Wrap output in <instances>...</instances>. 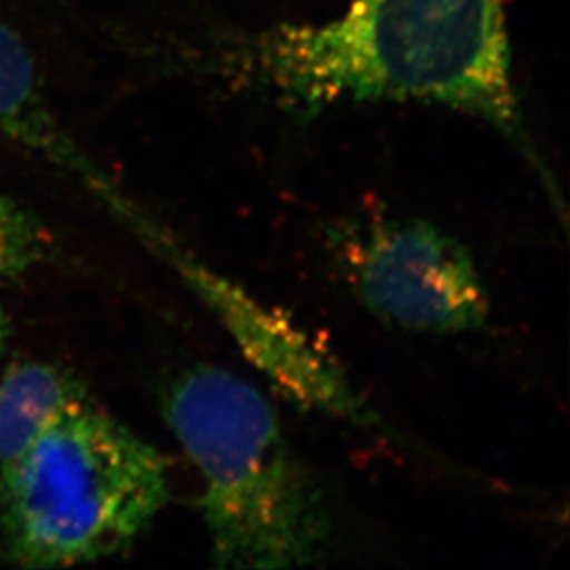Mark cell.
I'll use <instances>...</instances> for the list:
<instances>
[{
    "label": "cell",
    "instance_id": "obj_3",
    "mask_svg": "<svg viewBox=\"0 0 570 570\" xmlns=\"http://www.w3.org/2000/svg\"><path fill=\"white\" fill-rule=\"evenodd\" d=\"M170 497V460L89 401L0 465V560L61 569L125 554Z\"/></svg>",
    "mask_w": 570,
    "mask_h": 570
},
{
    "label": "cell",
    "instance_id": "obj_9",
    "mask_svg": "<svg viewBox=\"0 0 570 570\" xmlns=\"http://www.w3.org/2000/svg\"><path fill=\"white\" fill-rule=\"evenodd\" d=\"M11 338V320L10 314L6 311L4 305L0 303V361H2V356L6 355V350H8V344H10Z\"/></svg>",
    "mask_w": 570,
    "mask_h": 570
},
{
    "label": "cell",
    "instance_id": "obj_5",
    "mask_svg": "<svg viewBox=\"0 0 570 570\" xmlns=\"http://www.w3.org/2000/svg\"><path fill=\"white\" fill-rule=\"evenodd\" d=\"M134 229L179 277H184L190 291L226 328L246 362L275 387V392L302 409L432 458L425 446L417 445L392 425L355 386L338 358L288 314L261 302L227 275L218 274L150 216H140Z\"/></svg>",
    "mask_w": 570,
    "mask_h": 570
},
{
    "label": "cell",
    "instance_id": "obj_7",
    "mask_svg": "<svg viewBox=\"0 0 570 570\" xmlns=\"http://www.w3.org/2000/svg\"><path fill=\"white\" fill-rule=\"evenodd\" d=\"M92 401L86 382L52 362H16L0 373V465L27 451L67 410Z\"/></svg>",
    "mask_w": 570,
    "mask_h": 570
},
{
    "label": "cell",
    "instance_id": "obj_2",
    "mask_svg": "<svg viewBox=\"0 0 570 570\" xmlns=\"http://www.w3.org/2000/svg\"><path fill=\"white\" fill-rule=\"evenodd\" d=\"M163 420L202 479L199 511L218 569H299L331 556L327 493L252 382L199 362L168 382Z\"/></svg>",
    "mask_w": 570,
    "mask_h": 570
},
{
    "label": "cell",
    "instance_id": "obj_4",
    "mask_svg": "<svg viewBox=\"0 0 570 570\" xmlns=\"http://www.w3.org/2000/svg\"><path fill=\"white\" fill-rule=\"evenodd\" d=\"M345 285L382 322L431 336L476 333L490 322V292L468 246L410 216H373L331 233Z\"/></svg>",
    "mask_w": 570,
    "mask_h": 570
},
{
    "label": "cell",
    "instance_id": "obj_1",
    "mask_svg": "<svg viewBox=\"0 0 570 570\" xmlns=\"http://www.w3.org/2000/svg\"><path fill=\"white\" fill-rule=\"evenodd\" d=\"M215 69L302 119L373 102L476 117L527 159L567 229L566 199L519 106L504 0H355L328 21L224 39Z\"/></svg>",
    "mask_w": 570,
    "mask_h": 570
},
{
    "label": "cell",
    "instance_id": "obj_8",
    "mask_svg": "<svg viewBox=\"0 0 570 570\" xmlns=\"http://www.w3.org/2000/svg\"><path fill=\"white\" fill-rule=\"evenodd\" d=\"M55 248L52 233L27 205L0 193V285L21 279Z\"/></svg>",
    "mask_w": 570,
    "mask_h": 570
},
{
    "label": "cell",
    "instance_id": "obj_6",
    "mask_svg": "<svg viewBox=\"0 0 570 570\" xmlns=\"http://www.w3.org/2000/svg\"><path fill=\"white\" fill-rule=\"evenodd\" d=\"M0 135L69 174L120 215L129 202L70 135L21 36L0 19Z\"/></svg>",
    "mask_w": 570,
    "mask_h": 570
}]
</instances>
